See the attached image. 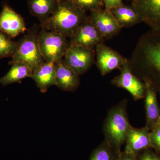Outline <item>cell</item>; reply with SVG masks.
<instances>
[{
	"label": "cell",
	"mask_w": 160,
	"mask_h": 160,
	"mask_svg": "<svg viewBox=\"0 0 160 160\" xmlns=\"http://www.w3.org/2000/svg\"><path fill=\"white\" fill-rule=\"evenodd\" d=\"M146 89V116L150 125L153 128L160 117L155 89L149 84L145 83Z\"/></svg>",
	"instance_id": "cell-19"
},
{
	"label": "cell",
	"mask_w": 160,
	"mask_h": 160,
	"mask_svg": "<svg viewBox=\"0 0 160 160\" xmlns=\"http://www.w3.org/2000/svg\"><path fill=\"white\" fill-rule=\"evenodd\" d=\"M121 153L106 141L93 150L89 160H118Z\"/></svg>",
	"instance_id": "cell-20"
},
{
	"label": "cell",
	"mask_w": 160,
	"mask_h": 160,
	"mask_svg": "<svg viewBox=\"0 0 160 160\" xmlns=\"http://www.w3.org/2000/svg\"><path fill=\"white\" fill-rule=\"evenodd\" d=\"M17 48V42L0 31V60L4 58H12Z\"/></svg>",
	"instance_id": "cell-21"
},
{
	"label": "cell",
	"mask_w": 160,
	"mask_h": 160,
	"mask_svg": "<svg viewBox=\"0 0 160 160\" xmlns=\"http://www.w3.org/2000/svg\"><path fill=\"white\" fill-rule=\"evenodd\" d=\"M88 19L86 12L74 6L69 0H60L53 14L41 27L58 32L69 38Z\"/></svg>",
	"instance_id": "cell-2"
},
{
	"label": "cell",
	"mask_w": 160,
	"mask_h": 160,
	"mask_svg": "<svg viewBox=\"0 0 160 160\" xmlns=\"http://www.w3.org/2000/svg\"><path fill=\"white\" fill-rule=\"evenodd\" d=\"M94 50L96 65L103 76L114 69H121L128 60L104 42L95 46Z\"/></svg>",
	"instance_id": "cell-7"
},
{
	"label": "cell",
	"mask_w": 160,
	"mask_h": 160,
	"mask_svg": "<svg viewBox=\"0 0 160 160\" xmlns=\"http://www.w3.org/2000/svg\"><path fill=\"white\" fill-rule=\"evenodd\" d=\"M128 61L135 75L160 90V29L142 35Z\"/></svg>",
	"instance_id": "cell-1"
},
{
	"label": "cell",
	"mask_w": 160,
	"mask_h": 160,
	"mask_svg": "<svg viewBox=\"0 0 160 160\" xmlns=\"http://www.w3.org/2000/svg\"><path fill=\"white\" fill-rule=\"evenodd\" d=\"M139 160H160V157L149 151H146L138 155Z\"/></svg>",
	"instance_id": "cell-25"
},
{
	"label": "cell",
	"mask_w": 160,
	"mask_h": 160,
	"mask_svg": "<svg viewBox=\"0 0 160 160\" xmlns=\"http://www.w3.org/2000/svg\"><path fill=\"white\" fill-rule=\"evenodd\" d=\"M94 49L78 45H69L63 58L79 76L88 71L95 62Z\"/></svg>",
	"instance_id": "cell-6"
},
{
	"label": "cell",
	"mask_w": 160,
	"mask_h": 160,
	"mask_svg": "<svg viewBox=\"0 0 160 160\" xmlns=\"http://www.w3.org/2000/svg\"><path fill=\"white\" fill-rule=\"evenodd\" d=\"M40 28L34 25L17 42V48L10 62L22 63L34 70L45 62L39 46L38 35Z\"/></svg>",
	"instance_id": "cell-3"
},
{
	"label": "cell",
	"mask_w": 160,
	"mask_h": 160,
	"mask_svg": "<svg viewBox=\"0 0 160 160\" xmlns=\"http://www.w3.org/2000/svg\"><path fill=\"white\" fill-rule=\"evenodd\" d=\"M60 0H27L32 15L37 18L41 26L48 21L57 8Z\"/></svg>",
	"instance_id": "cell-16"
},
{
	"label": "cell",
	"mask_w": 160,
	"mask_h": 160,
	"mask_svg": "<svg viewBox=\"0 0 160 160\" xmlns=\"http://www.w3.org/2000/svg\"><path fill=\"white\" fill-rule=\"evenodd\" d=\"M150 138L152 147L160 150V117L153 131L150 133Z\"/></svg>",
	"instance_id": "cell-23"
},
{
	"label": "cell",
	"mask_w": 160,
	"mask_h": 160,
	"mask_svg": "<svg viewBox=\"0 0 160 160\" xmlns=\"http://www.w3.org/2000/svg\"><path fill=\"white\" fill-rule=\"evenodd\" d=\"M56 86L63 91L73 92L80 85L79 76L65 62L63 58L55 62Z\"/></svg>",
	"instance_id": "cell-13"
},
{
	"label": "cell",
	"mask_w": 160,
	"mask_h": 160,
	"mask_svg": "<svg viewBox=\"0 0 160 160\" xmlns=\"http://www.w3.org/2000/svg\"><path fill=\"white\" fill-rule=\"evenodd\" d=\"M33 70L25 64L15 63L12 64L11 69L3 77L0 78V85L8 86L18 82L27 78H31Z\"/></svg>",
	"instance_id": "cell-18"
},
{
	"label": "cell",
	"mask_w": 160,
	"mask_h": 160,
	"mask_svg": "<svg viewBox=\"0 0 160 160\" xmlns=\"http://www.w3.org/2000/svg\"><path fill=\"white\" fill-rule=\"evenodd\" d=\"M119 75L112 81V85L126 89L134 99L142 98L146 92V85L132 71L129 61L121 69Z\"/></svg>",
	"instance_id": "cell-9"
},
{
	"label": "cell",
	"mask_w": 160,
	"mask_h": 160,
	"mask_svg": "<svg viewBox=\"0 0 160 160\" xmlns=\"http://www.w3.org/2000/svg\"><path fill=\"white\" fill-rule=\"evenodd\" d=\"M125 152L138 156L144 149L152 147L150 133L146 129H136L130 126L126 140Z\"/></svg>",
	"instance_id": "cell-14"
},
{
	"label": "cell",
	"mask_w": 160,
	"mask_h": 160,
	"mask_svg": "<svg viewBox=\"0 0 160 160\" xmlns=\"http://www.w3.org/2000/svg\"><path fill=\"white\" fill-rule=\"evenodd\" d=\"M27 30L23 18L8 5L0 13V31L12 38Z\"/></svg>",
	"instance_id": "cell-12"
},
{
	"label": "cell",
	"mask_w": 160,
	"mask_h": 160,
	"mask_svg": "<svg viewBox=\"0 0 160 160\" xmlns=\"http://www.w3.org/2000/svg\"><path fill=\"white\" fill-rule=\"evenodd\" d=\"M105 5V9L110 10L116 7L122 6L123 0H103Z\"/></svg>",
	"instance_id": "cell-24"
},
{
	"label": "cell",
	"mask_w": 160,
	"mask_h": 160,
	"mask_svg": "<svg viewBox=\"0 0 160 160\" xmlns=\"http://www.w3.org/2000/svg\"><path fill=\"white\" fill-rule=\"evenodd\" d=\"M69 45H78L94 49L98 43L104 42L102 36L89 18L69 38Z\"/></svg>",
	"instance_id": "cell-11"
},
{
	"label": "cell",
	"mask_w": 160,
	"mask_h": 160,
	"mask_svg": "<svg viewBox=\"0 0 160 160\" xmlns=\"http://www.w3.org/2000/svg\"><path fill=\"white\" fill-rule=\"evenodd\" d=\"M74 6L86 12L105 8L103 0H69Z\"/></svg>",
	"instance_id": "cell-22"
},
{
	"label": "cell",
	"mask_w": 160,
	"mask_h": 160,
	"mask_svg": "<svg viewBox=\"0 0 160 160\" xmlns=\"http://www.w3.org/2000/svg\"><path fill=\"white\" fill-rule=\"evenodd\" d=\"M130 126L126 111L122 107L112 110L107 118L106 125V141L119 153H122L121 147L126 141Z\"/></svg>",
	"instance_id": "cell-5"
},
{
	"label": "cell",
	"mask_w": 160,
	"mask_h": 160,
	"mask_svg": "<svg viewBox=\"0 0 160 160\" xmlns=\"http://www.w3.org/2000/svg\"><path fill=\"white\" fill-rule=\"evenodd\" d=\"M131 5L150 29H160V0H132Z\"/></svg>",
	"instance_id": "cell-10"
},
{
	"label": "cell",
	"mask_w": 160,
	"mask_h": 160,
	"mask_svg": "<svg viewBox=\"0 0 160 160\" xmlns=\"http://www.w3.org/2000/svg\"><path fill=\"white\" fill-rule=\"evenodd\" d=\"M109 11L122 28L132 27L142 22L139 14L131 5L123 4Z\"/></svg>",
	"instance_id": "cell-17"
},
{
	"label": "cell",
	"mask_w": 160,
	"mask_h": 160,
	"mask_svg": "<svg viewBox=\"0 0 160 160\" xmlns=\"http://www.w3.org/2000/svg\"><path fill=\"white\" fill-rule=\"evenodd\" d=\"M118 160H139L138 156L127 153L125 151L122 152Z\"/></svg>",
	"instance_id": "cell-26"
},
{
	"label": "cell",
	"mask_w": 160,
	"mask_h": 160,
	"mask_svg": "<svg viewBox=\"0 0 160 160\" xmlns=\"http://www.w3.org/2000/svg\"><path fill=\"white\" fill-rule=\"evenodd\" d=\"M88 18L104 40L114 37L122 29L111 12L105 8L90 12Z\"/></svg>",
	"instance_id": "cell-8"
},
{
	"label": "cell",
	"mask_w": 160,
	"mask_h": 160,
	"mask_svg": "<svg viewBox=\"0 0 160 160\" xmlns=\"http://www.w3.org/2000/svg\"><path fill=\"white\" fill-rule=\"evenodd\" d=\"M67 38L61 33L41 27L38 40L45 62H55L63 58L69 46Z\"/></svg>",
	"instance_id": "cell-4"
},
{
	"label": "cell",
	"mask_w": 160,
	"mask_h": 160,
	"mask_svg": "<svg viewBox=\"0 0 160 160\" xmlns=\"http://www.w3.org/2000/svg\"><path fill=\"white\" fill-rule=\"evenodd\" d=\"M31 78L43 93L46 92L51 86H56L55 62H44L33 70Z\"/></svg>",
	"instance_id": "cell-15"
}]
</instances>
